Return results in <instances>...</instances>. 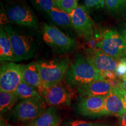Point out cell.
Instances as JSON below:
<instances>
[{
  "label": "cell",
  "instance_id": "1",
  "mask_svg": "<svg viewBox=\"0 0 126 126\" xmlns=\"http://www.w3.org/2000/svg\"><path fill=\"white\" fill-rule=\"evenodd\" d=\"M3 28L12 43L15 56L14 62L26 60L34 56L39 44L35 34L10 25H6Z\"/></svg>",
  "mask_w": 126,
  "mask_h": 126
},
{
  "label": "cell",
  "instance_id": "2",
  "mask_svg": "<svg viewBox=\"0 0 126 126\" xmlns=\"http://www.w3.org/2000/svg\"><path fill=\"white\" fill-rule=\"evenodd\" d=\"M66 82L71 86H79L94 81L105 80L100 72L81 56L75 58L65 74Z\"/></svg>",
  "mask_w": 126,
  "mask_h": 126
},
{
  "label": "cell",
  "instance_id": "3",
  "mask_svg": "<svg viewBox=\"0 0 126 126\" xmlns=\"http://www.w3.org/2000/svg\"><path fill=\"white\" fill-rule=\"evenodd\" d=\"M35 64L45 88L60 82L71 65L68 57L40 60Z\"/></svg>",
  "mask_w": 126,
  "mask_h": 126
},
{
  "label": "cell",
  "instance_id": "4",
  "mask_svg": "<svg viewBox=\"0 0 126 126\" xmlns=\"http://www.w3.org/2000/svg\"><path fill=\"white\" fill-rule=\"evenodd\" d=\"M96 46L116 60H120L126 55V40L114 30L104 31L97 38Z\"/></svg>",
  "mask_w": 126,
  "mask_h": 126
},
{
  "label": "cell",
  "instance_id": "5",
  "mask_svg": "<svg viewBox=\"0 0 126 126\" xmlns=\"http://www.w3.org/2000/svg\"><path fill=\"white\" fill-rule=\"evenodd\" d=\"M42 38L46 44L54 51L62 53L73 50L77 46L74 40L55 26L43 23Z\"/></svg>",
  "mask_w": 126,
  "mask_h": 126
},
{
  "label": "cell",
  "instance_id": "6",
  "mask_svg": "<svg viewBox=\"0 0 126 126\" xmlns=\"http://www.w3.org/2000/svg\"><path fill=\"white\" fill-rule=\"evenodd\" d=\"M7 16L9 21L19 26L36 29L38 28L37 19L32 9L21 2H15L7 5Z\"/></svg>",
  "mask_w": 126,
  "mask_h": 126
},
{
  "label": "cell",
  "instance_id": "7",
  "mask_svg": "<svg viewBox=\"0 0 126 126\" xmlns=\"http://www.w3.org/2000/svg\"><path fill=\"white\" fill-rule=\"evenodd\" d=\"M23 81L22 65L14 62L4 63L0 70V90L15 92Z\"/></svg>",
  "mask_w": 126,
  "mask_h": 126
},
{
  "label": "cell",
  "instance_id": "8",
  "mask_svg": "<svg viewBox=\"0 0 126 126\" xmlns=\"http://www.w3.org/2000/svg\"><path fill=\"white\" fill-rule=\"evenodd\" d=\"M72 25L78 34L89 40L92 38L94 22L85 5H79L70 14Z\"/></svg>",
  "mask_w": 126,
  "mask_h": 126
},
{
  "label": "cell",
  "instance_id": "9",
  "mask_svg": "<svg viewBox=\"0 0 126 126\" xmlns=\"http://www.w3.org/2000/svg\"><path fill=\"white\" fill-rule=\"evenodd\" d=\"M46 110L43 99H28L20 101L15 108V113L19 120L23 122L34 120Z\"/></svg>",
  "mask_w": 126,
  "mask_h": 126
},
{
  "label": "cell",
  "instance_id": "10",
  "mask_svg": "<svg viewBox=\"0 0 126 126\" xmlns=\"http://www.w3.org/2000/svg\"><path fill=\"white\" fill-rule=\"evenodd\" d=\"M40 94L46 103L50 106L56 108L70 106L71 104L70 93L60 82L47 86Z\"/></svg>",
  "mask_w": 126,
  "mask_h": 126
},
{
  "label": "cell",
  "instance_id": "11",
  "mask_svg": "<svg viewBox=\"0 0 126 126\" xmlns=\"http://www.w3.org/2000/svg\"><path fill=\"white\" fill-rule=\"evenodd\" d=\"M86 54L87 60L101 74L106 72L115 73L119 63L116 59L97 48H88Z\"/></svg>",
  "mask_w": 126,
  "mask_h": 126
},
{
  "label": "cell",
  "instance_id": "12",
  "mask_svg": "<svg viewBox=\"0 0 126 126\" xmlns=\"http://www.w3.org/2000/svg\"><path fill=\"white\" fill-rule=\"evenodd\" d=\"M106 96L81 97L78 104V111L83 116H101Z\"/></svg>",
  "mask_w": 126,
  "mask_h": 126
},
{
  "label": "cell",
  "instance_id": "13",
  "mask_svg": "<svg viewBox=\"0 0 126 126\" xmlns=\"http://www.w3.org/2000/svg\"><path fill=\"white\" fill-rule=\"evenodd\" d=\"M113 87L106 80L94 81L78 87V92L83 97L107 96Z\"/></svg>",
  "mask_w": 126,
  "mask_h": 126
},
{
  "label": "cell",
  "instance_id": "14",
  "mask_svg": "<svg viewBox=\"0 0 126 126\" xmlns=\"http://www.w3.org/2000/svg\"><path fill=\"white\" fill-rule=\"evenodd\" d=\"M124 102L114 88L106 96L103 116L112 115L120 117L125 112Z\"/></svg>",
  "mask_w": 126,
  "mask_h": 126
},
{
  "label": "cell",
  "instance_id": "15",
  "mask_svg": "<svg viewBox=\"0 0 126 126\" xmlns=\"http://www.w3.org/2000/svg\"><path fill=\"white\" fill-rule=\"evenodd\" d=\"M22 75L23 81L36 88L39 93L45 89V87L41 79L35 62L27 65H22Z\"/></svg>",
  "mask_w": 126,
  "mask_h": 126
},
{
  "label": "cell",
  "instance_id": "16",
  "mask_svg": "<svg viewBox=\"0 0 126 126\" xmlns=\"http://www.w3.org/2000/svg\"><path fill=\"white\" fill-rule=\"evenodd\" d=\"M61 118L55 107L46 109L37 119L28 124L29 126H60Z\"/></svg>",
  "mask_w": 126,
  "mask_h": 126
},
{
  "label": "cell",
  "instance_id": "17",
  "mask_svg": "<svg viewBox=\"0 0 126 126\" xmlns=\"http://www.w3.org/2000/svg\"><path fill=\"white\" fill-rule=\"evenodd\" d=\"M0 59L1 61L14 62V50L8 35L3 27L0 29Z\"/></svg>",
  "mask_w": 126,
  "mask_h": 126
},
{
  "label": "cell",
  "instance_id": "18",
  "mask_svg": "<svg viewBox=\"0 0 126 126\" xmlns=\"http://www.w3.org/2000/svg\"><path fill=\"white\" fill-rule=\"evenodd\" d=\"M47 14L50 19L60 27L68 28L72 26L70 14L60 9L54 7Z\"/></svg>",
  "mask_w": 126,
  "mask_h": 126
},
{
  "label": "cell",
  "instance_id": "19",
  "mask_svg": "<svg viewBox=\"0 0 126 126\" xmlns=\"http://www.w3.org/2000/svg\"><path fill=\"white\" fill-rule=\"evenodd\" d=\"M106 8L114 17L126 18V0H105Z\"/></svg>",
  "mask_w": 126,
  "mask_h": 126
},
{
  "label": "cell",
  "instance_id": "20",
  "mask_svg": "<svg viewBox=\"0 0 126 126\" xmlns=\"http://www.w3.org/2000/svg\"><path fill=\"white\" fill-rule=\"evenodd\" d=\"M15 92L19 98L22 100L28 99H43L36 88L29 85L23 81L19 85Z\"/></svg>",
  "mask_w": 126,
  "mask_h": 126
},
{
  "label": "cell",
  "instance_id": "21",
  "mask_svg": "<svg viewBox=\"0 0 126 126\" xmlns=\"http://www.w3.org/2000/svg\"><path fill=\"white\" fill-rule=\"evenodd\" d=\"M19 97L15 92H0V109L1 112H6L11 109L18 100Z\"/></svg>",
  "mask_w": 126,
  "mask_h": 126
},
{
  "label": "cell",
  "instance_id": "22",
  "mask_svg": "<svg viewBox=\"0 0 126 126\" xmlns=\"http://www.w3.org/2000/svg\"><path fill=\"white\" fill-rule=\"evenodd\" d=\"M54 7L70 14L78 7L77 0H54Z\"/></svg>",
  "mask_w": 126,
  "mask_h": 126
},
{
  "label": "cell",
  "instance_id": "23",
  "mask_svg": "<svg viewBox=\"0 0 126 126\" xmlns=\"http://www.w3.org/2000/svg\"><path fill=\"white\" fill-rule=\"evenodd\" d=\"M36 10L48 14L54 7V0H30Z\"/></svg>",
  "mask_w": 126,
  "mask_h": 126
},
{
  "label": "cell",
  "instance_id": "24",
  "mask_svg": "<svg viewBox=\"0 0 126 126\" xmlns=\"http://www.w3.org/2000/svg\"><path fill=\"white\" fill-rule=\"evenodd\" d=\"M85 6L90 11L92 9H99L104 7L105 0H84Z\"/></svg>",
  "mask_w": 126,
  "mask_h": 126
},
{
  "label": "cell",
  "instance_id": "25",
  "mask_svg": "<svg viewBox=\"0 0 126 126\" xmlns=\"http://www.w3.org/2000/svg\"><path fill=\"white\" fill-rule=\"evenodd\" d=\"M116 77L121 78L126 75V63L122 60H120L116 70L115 71Z\"/></svg>",
  "mask_w": 126,
  "mask_h": 126
},
{
  "label": "cell",
  "instance_id": "26",
  "mask_svg": "<svg viewBox=\"0 0 126 126\" xmlns=\"http://www.w3.org/2000/svg\"><path fill=\"white\" fill-rule=\"evenodd\" d=\"M69 126H102L97 123L85 122L81 120H75L70 123Z\"/></svg>",
  "mask_w": 126,
  "mask_h": 126
},
{
  "label": "cell",
  "instance_id": "27",
  "mask_svg": "<svg viewBox=\"0 0 126 126\" xmlns=\"http://www.w3.org/2000/svg\"><path fill=\"white\" fill-rule=\"evenodd\" d=\"M114 90L117 92V93L119 94V95L122 97L123 101L124 102V107H125L126 110V92H124V91H123L122 89H121L120 88L116 87L114 88Z\"/></svg>",
  "mask_w": 126,
  "mask_h": 126
},
{
  "label": "cell",
  "instance_id": "28",
  "mask_svg": "<svg viewBox=\"0 0 126 126\" xmlns=\"http://www.w3.org/2000/svg\"><path fill=\"white\" fill-rule=\"evenodd\" d=\"M117 87L126 92V75L120 78Z\"/></svg>",
  "mask_w": 126,
  "mask_h": 126
},
{
  "label": "cell",
  "instance_id": "29",
  "mask_svg": "<svg viewBox=\"0 0 126 126\" xmlns=\"http://www.w3.org/2000/svg\"><path fill=\"white\" fill-rule=\"evenodd\" d=\"M120 126H126V111L120 117Z\"/></svg>",
  "mask_w": 126,
  "mask_h": 126
},
{
  "label": "cell",
  "instance_id": "30",
  "mask_svg": "<svg viewBox=\"0 0 126 126\" xmlns=\"http://www.w3.org/2000/svg\"><path fill=\"white\" fill-rule=\"evenodd\" d=\"M121 34H122V36H123L126 40V25L125 27H124L123 29L122 30V31H121Z\"/></svg>",
  "mask_w": 126,
  "mask_h": 126
},
{
  "label": "cell",
  "instance_id": "31",
  "mask_svg": "<svg viewBox=\"0 0 126 126\" xmlns=\"http://www.w3.org/2000/svg\"><path fill=\"white\" fill-rule=\"evenodd\" d=\"M120 60H122V61H124V62H125V63H126V56L124 57H123L122 59H121Z\"/></svg>",
  "mask_w": 126,
  "mask_h": 126
},
{
  "label": "cell",
  "instance_id": "32",
  "mask_svg": "<svg viewBox=\"0 0 126 126\" xmlns=\"http://www.w3.org/2000/svg\"><path fill=\"white\" fill-rule=\"evenodd\" d=\"M7 126H10V125H8Z\"/></svg>",
  "mask_w": 126,
  "mask_h": 126
},
{
  "label": "cell",
  "instance_id": "33",
  "mask_svg": "<svg viewBox=\"0 0 126 126\" xmlns=\"http://www.w3.org/2000/svg\"><path fill=\"white\" fill-rule=\"evenodd\" d=\"M28 126V125H26V126Z\"/></svg>",
  "mask_w": 126,
  "mask_h": 126
},
{
  "label": "cell",
  "instance_id": "34",
  "mask_svg": "<svg viewBox=\"0 0 126 126\" xmlns=\"http://www.w3.org/2000/svg\"></svg>",
  "mask_w": 126,
  "mask_h": 126
},
{
  "label": "cell",
  "instance_id": "35",
  "mask_svg": "<svg viewBox=\"0 0 126 126\" xmlns=\"http://www.w3.org/2000/svg\"><path fill=\"white\" fill-rule=\"evenodd\" d=\"M77 1H78V0H77Z\"/></svg>",
  "mask_w": 126,
  "mask_h": 126
}]
</instances>
